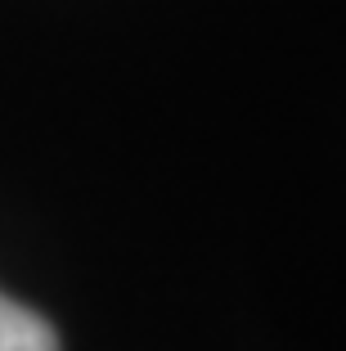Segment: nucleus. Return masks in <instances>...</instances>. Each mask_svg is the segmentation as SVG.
Masks as SVG:
<instances>
[{"label":"nucleus","instance_id":"1","mask_svg":"<svg viewBox=\"0 0 346 351\" xmlns=\"http://www.w3.org/2000/svg\"><path fill=\"white\" fill-rule=\"evenodd\" d=\"M0 351H63L54 324L41 311L0 293Z\"/></svg>","mask_w":346,"mask_h":351}]
</instances>
